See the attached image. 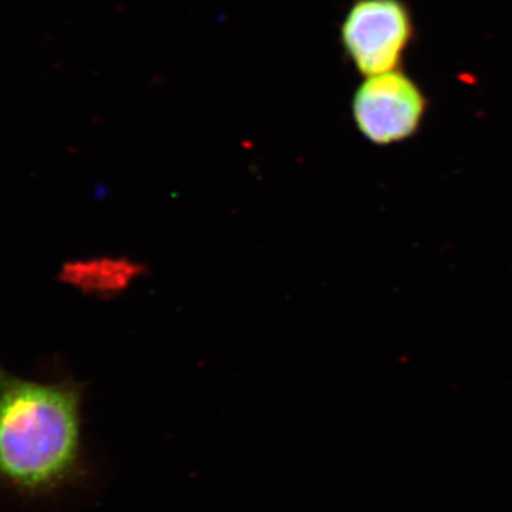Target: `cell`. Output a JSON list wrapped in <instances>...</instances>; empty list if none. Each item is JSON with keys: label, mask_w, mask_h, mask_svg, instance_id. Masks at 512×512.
Masks as SVG:
<instances>
[{"label": "cell", "mask_w": 512, "mask_h": 512, "mask_svg": "<svg viewBox=\"0 0 512 512\" xmlns=\"http://www.w3.org/2000/svg\"><path fill=\"white\" fill-rule=\"evenodd\" d=\"M137 271V266L130 262L101 259L67 265L63 276L67 282L84 291L110 295L126 288L128 282L137 275Z\"/></svg>", "instance_id": "cell-4"}, {"label": "cell", "mask_w": 512, "mask_h": 512, "mask_svg": "<svg viewBox=\"0 0 512 512\" xmlns=\"http://www.w3.org/2000/svg\"><path fill=\"white\" fill-rule=\"evenodd\" d=\"M80 468L79 390L0 370V485L36 497L69 484Z\"/></svg>", "instance_id": "cell-1"}, {"label": "cell", "mask_w": 512, "mask_h": 512, "mask_svg": "<svg viewBox=\"0 0 512 512\" xmlns=\"http://www.w3.org/2000/svg\"><path fill=\"white\" fill-rule=\"evenodd\" d=\"M427 107L419 84L399 69L366 77L353 96L352 113L360 134L386 147L416 136Z\"/></svg>", "instance_id": "cell-3"}, {"label": "cell", "mask_w": 512, "mask_h": 512, "mask_svg": "<svg viewBox=\"0 0 512 512\" xmlns=\"http://www.w3.org/2000/svg\"><path fill=\"white\" fill-rule=\"evenodd\" d=\"M342 45L365 77L399 70L414 36L403 0H356L342 23Z\"/></svg>", "instance_id": "cell-2"}]
</instances>
